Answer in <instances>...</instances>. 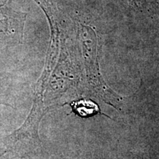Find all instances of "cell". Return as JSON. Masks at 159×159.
<instances>
[{
	"label": "cell",
	"mask_w": 159,
	"mask_h": 159,
	"mask_svg": "<svg viewBox=\"0 0 159 159\" xmlns=\"http://www.w3.org/2000/svg\"><path fill=\"white\" fill-rule=\"evenodd\" d=\"M73 108L78 113L85 109L83 116H87V115L95 114V113H97V107L94 103L91 102H86V101H80L79 102H77V105H73Z\"/></svg>",
	"instance_id": "2"
},
{
	"label": "cell",
	"mask_w": 159,
	"mask_h": 159,
	"mask_svg": "<svg viewBox=\"0 0 159 159\" xmlns=\"http://www.w3.org/2000/svg\"><path fill=\"white\" fill-rule=\"evenodd\" d=\"M0 105H7V106H11V105L7 104V103H4V102H0ZM11 107H12V106H11Z\"/></svg>",
	"instance_id": "3"
},
{
	"label": "cell",
	"mask_w": 159,
	"mask_h": 159,
	"mask_svg": "<svg viewBox=\"0 0 159 159\" xmlns=\"http://www.w3.org/2000/svg\"><path fill=\"white\" fill-rule=\"evenodd\" d=\"M43 83L44 81L39 83L40 89H38L33 106L25 122L19 128L6 136L4 141V151L0 157L4 154L11 153L22 158L41 148L39 128L41 119L47 112L42 99Z\"/></svg>",
	"instance_id": "1"
}]
</instances>
